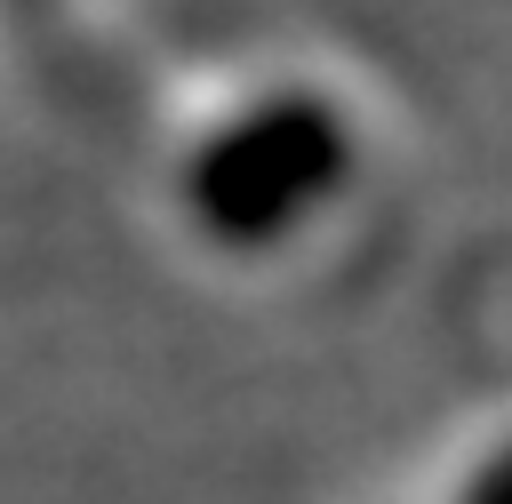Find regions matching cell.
I'll list each match as a JSON object with an SVG mask.
<instances>
[{
  "instance_id": "cell-1",
  "label": "cell",
  "mask_w": 512,
  "mask_h": 504,
  "mask_svg": "<svg viewBox=\"0 0 512 504\" xmlns=\"http://www.w3.org/2000/svg\"><path fill=\"white\" fill-rule=\"evenodd\" d=\"M368 176L360 104L320 72H256L200 104L168 144V224L184 248L264 272L304 256Z\"/></svg>"
},
{
  "instance_id": "cell-2",
  "label": "cell",
  "mask_w": 512,
  "mask_h": 504,
  "mask_svg": "<svg viewBox=\"0 0 512 504\" xmlns=\"http://www.w3.org/2000/svg\"><path fill=\"white\" fill-rule=\"evenodd\" d=\"M440 504H512V416L488 424L440 480Z\"/></svg>"
}]
</instances>
